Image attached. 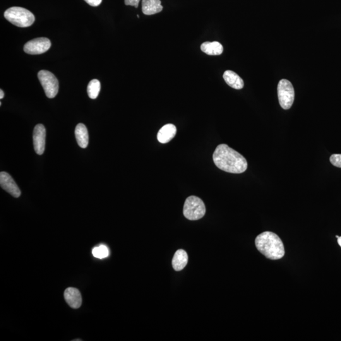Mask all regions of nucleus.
Returning a JSON list of instances; mask_svg holds the SVG:
<instances>
[{"label": "nucleus", "mask_w": 341, "mask_h": 341, "mask_svg": "<svg viewBox=\"0 0 341 341\" xmlns=\"http://www.w3.org/2000/svg\"><path fill=\"white\" fill-rule=\"evenodd\" d=\"M140 0H124V4L126 6H135L136 8H138L139 2Z\"/></svg>", "instance_id": "20"}, {"label": "nucleus", "mask_w": 341, "mask_h": 341, "mask_svg": "<svg viewBox=\"0 0 341 341\" xmlns=\"http://www.w3.org/2000/svg\"><path fill=\"white\" fill-rule=\"evenodd\" d=\"M201 50L208 55H220L222 54L223 46L220 43L214 42H205L201 45Z\"/></svg>", "instance_id": "16"}, {"label": "nucleus", "mask_w": 341, "mask_h": 341, "mask_svg": "<svg viewBox=\"0 0 341 341\" xmlns=\"http://www.w3.org/2000/svg\"><path fill=\"white\" fill-rule=\"evenodd\" d=\"M84 1L90 6H98L102 3V0H84Z\"/></svg>", "instance_id": "21"}, {"label": "nucleus", "mask_w": 341, "mask_h": 341, "mask_svg": "<svg viewBox=\"0 0 341 341\" xmlns=\"http://www.w3.org/2000/svg\"><path fill=\"white\" fill-rule=\"evenodd\" d=\"M4 98V92L3 90H0V99H3Z\"/></svg>", "instance_id": "22"}, {"label": "nucleus", "mask_w": 341, "mask_h": 341, "mask_svg": "<svg viewBox=\"0 0 341 341\" xmlns=\"http://www.w3.org/2000/svg\"><path fill=\"white\" fill-rule=\"evenodd\" d=\"M100 83L97 79H94L90 82L88 86V97L92 100L98 98L100 92Z\"/></svg>", "instance_id": "17"}, {"label": "nucleus", "mask_w": 341, "mask_h": 341, "mask_svg": "<svg viewBox=\"0 0 341 341\" xmlns=\"http://www.w3.org/2000/svg\"><path fill=\"white\" fill-rule=\"evenodd\" d=\"M46 128L42 124L35 126L33 132L34 147L38 155H42L44 152L46 145Z\"/></svg>", "instance_id": "8"}, {"label": "nucleus", "mask_w": 341, "mask_h": 341, "mask_svg": "<svg viewBox=\"0 0 341 341\" xmlns=\"http://www.w3.org/2000/svg\"><path fill=\"white\" fill-rule=\"evenodd\" d=\"M223 78L226 83L230 88L235 90H240L244 87V82L240 76L235 72L232 70H227L223 75Z\"/></svg>", "instance_id": "12"}, {"label": "nucleus", "mask_w": 341, "mask_h": 341, "mask_svg": "<svg viewBox=\"0 0 341 341\" xmlns=\"http://www.w3.org/2000/svg\"><path fill=\"white\" fill-rule=\"evenodd\" d=\"M92 253L94 258L100 259L106 258L110 256L109 249L104 244H100L94 248Z\"/></svg>", "instance_id": "18"}, {"label": "nucleus", "mask_w": 341, "mask_h": 341, "mask_svg": "<svg viewBox=\"0 0 341 341\" xmlns=\"http://www.w3.org/2000/svg\"><path fill=\"white\" fill-rule=\"evenodd\" d=\"M142 6L143 13L147 16L160 13L163 9L160 0H142Z\"/></svg>", "instance_id": "13"}, {"label": "nucleus", "mask_w": 341, "mask_h": 341, "mask_svg": "<svg viewBox=\"0 0 341 341\" xmlns=\"http://www.w3.org/2000/svg\"><path fill=\"white\" fill-rule=\"evenodd\" d=\"M338 244H340V246L341 247V236L338 237Z\"/></svg>", "instance_id": "23"}, {"label": "nucleus", "mask_w": 341, "mask_h": 341, "mask_svg": "<svg viewBox=\"0 0 341 341\" xmlns=\"http://www.w3.org/2000/svg\"><path fill=\"white\" fill-rule=\"evenodd\" d=\"M278 102L282 109H290L294 100V90L292 84L286 79L280 80L278 84Z\"/></svg>", "instance_id": "5"}, {"label": "nucleus", "mask_w": 341, "mask_h": 341, "mask_svg": "<svg viewBox=\"0 0 341 341\" xmlns=\"http://www.w3.org/2000/svg\"><path fill=\"white\" fill-rule=\"evenodd\" d=\"M0 186L14 198H18L20 196V188L8 172H1L0 174Z\"/></svg>", "instance_id": "9"}, {"label": "nucleus", "mask_w": 341, "mask_h": 341, "mask_svg": "<svg viewBox=\"0 0 341 341\" xmlns=\"http://www.w3.org/2000/svg\"><path fill=\"white\" fill-rule=\"evenodd\" d=\"M51 46V42L48 38H36L26 43L24 50L28 54H40L48 51Z\"/></svg>", "instance_id": "7"}, {"label": "nucleus", "mask_w": 341, "mask_h": 341, "mask_svg": "<svg viewBox=\"0 0 341 341\" xmlns=\"http://www.w3.org/2000/svg\"><path fill=\"white\" fill-rule=\"evenodd\" d=\"M188 256L186 252L184 250H178L174 254L172 260V266L176 271H180L186 268L188 263Z\"/></svg>", "instance_id": "14"}, {"label": "nucleus", "mask_w": 341, "mask_h": 341, "mask_svg": "<svg viewBox=\"0 0 341 341\" xmlns=\"http://www.w3.org/2000/svg\"><path fill=\"white\" fill-rule=\"evenodd\" d=\"M38 78L48 98L52 99L57 95L59 90L58 80L52 72L40 70L38 73Z\"/></svg>", "instance_id": "6"}, {"label": "nucleus", "mask_w": 341, "mask_h": 341, "mask_svg": "<svg viewBox=\"0 0 341 341\" xmlns=\"http://www.w3.org/2000/svg\"><path fill=\"white\" fill-rule=\"evenodd\" d=\"M256 246L262 254L270 260H278L284 256V244L274 232H262L256 238Z\"/></svg>", "instance_id": "2"}, {"label": "nucleus", "mask_w": 341, "mask_h": 341, "mask_svg": "<svg viewBox=\"0 0 341 341\" xmlns=\"http://www.w3.org/2000/svg\"><path fill=\"white\" fill-rule=\"evenodd\" d=\"M66 299L68 306L72 308H80L82 299L80 292L75 288H68L66 290L64 294Z\"/></svg>", "instance_id": "10"}, {"label": "nucleus", "mask_w": 341, "mask_h": 341, "mask_svg": "<svg viewBox=\"0 0 341 341\" xmlns=\"http://www.w3.org/2000/svg\"><path fill=\"white\" fill-rule=\"evenodd\" d=\"M4 16L10 22L19 28L30 27L35 21V16L32 12L18 6L11 7L6 10Z\"/></svg>", "instance_id": "3"}, {"label": "nucleus", "mask_w": 341, "mask_h": 341, "mask_svg": "<svg viewBox=\"0 0 341 341\" xmlns=\"http://www.w3.org/2000/svg\"><path fill=\"white\" fill-rule=\"evenodd\" d=\"M75 135L78 145L83 148H87L88 144V134L85 124H79L76 126Z\"/></svg>", "instance_id": "15"}, {"label": "nucleus", "mask_w": 341, "mask_h": 341, "mask_svg": "<svg viewBox=\"0 0 341 341\" xmlns=\"http://www.w3.org/2000/svg\"><path fill=\"white\" fill-rule=\"evenodd\" d=\"M216 166L225 172L241 174L246 172L248 163L246 158L226 144H220L213 154Z\"/></svg>", "instance_id": "1"}, {"label": "nucleus", "mask_w": 341, "mask_h": 341, "mask_svg": "<svg viewBox=\"0 0 341 341\" xmlns=\"http://www.w3.org/2000/svg\"><path fill=\"white\" fill-rule=\"evenodd\" d=\"M330 162L334 166L341 168V154H332L330 156Z\"/></svg>", "instance_id": "19"}, {"label": "nucleus", "mask_w": 341, "mask_h": 341, "mask_svg": "<svg viewBox=\"0 0 341 341\" xmlns=\"http://www.w3.org/2000/svg\"><path fill=\"white\" fill-rule=\"evenodd\" d=\"M336 237L337 238H338V237H340V236H336Z\"/></svg>", "instance_id": "24"}, {"label": "nucleus", "mask_w": 341, "mask_h": 341, "mask_svg": "<svg viewBox=\"0 0 341 341\" xmlns=\"http://www.w3.org/2000/svg\"><path fill=\"white\" fill-rule=\"evenodd\" d=\"M176 127L172 124H167L160 130L158 134V140L162 144H166L176 136Z\"/></svg>", "instance_id": "11"}, {"label": "nucleus", "mask_w": 341, "mask_h": 341, "mask_svg": "<svg viewBox=\"0 0 341 341\" xmlns=\"http://www.w3.org/2000/svg\"><path fill=\"white\" fill-rule=\"evenodd\" d=\"M206 208L204 202L196 196H190L184 206V217L190 220H200L205 216Z\"/></svg>", "instance_id": "4"}]
</instances>
